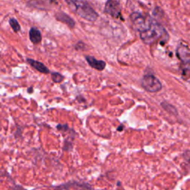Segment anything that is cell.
<instances>
[{"mask_svg": "<svg viewBox=\"0 0 190 190\" xmlns=\"http://www.w3.org/2000/svg\"><path fill=\"white\" fill-rule=\"evenodd\" d=\"M138 31L140 39L146 44H153L159 41L166 42L169 39V35L164 28L149 17L138 29Z\"/></svg>", "mask_w": 190, "mask_h": 190, "instance_id": "cell-1", "label": "cell"}, {"mask_svg": "<svg viewBox=\"0 0 190 190\" xmlns=\"http://www.w3.org/2000/svg\"><path fill=\"white\" fill-rule=\"evenodd\" d=\"M70 8L75 11L80 17L89 22H94L98 17V14L85 1H67Z\"/></svg>", "mask_w": 190, "mask_h": 190, "instance_id": "cell-2", "label": "cell"}, {"mask_svg": "<svg viewBox=\"0 0 190 190\" xmlns=\"http://www.w3.org/2000/svg\"><path fill=\"white\" fill-rule=\"evenodd\" d=\"M141 86L146 91L152 93L159 91L162 88V84L160 80L152 74H146L143 77Z\"/></svg>", "mask_w": 190, "mask_h": 190, "instance_id": "cell-3", "label": "cell"}, {"mask_svg": "<svg viewBox=\"0 0 190 190\" xmlns=\"http://www.w3.org/2000/svg\"><path fill=\"white\" fill-rule=\"evenodd\" d=\"M105 11L107 14L111 15L115 18L120 17L121 14V7L120 2L114 0H109L106 2L105 6Z\"/></svg>", "mask_w": 190, "mask_h": 190, "instance_id": "cell-4", "label": "cell"}, {"mask_svg": "<svg viewBox=\"0 0 190 190\" xmlns=\"http://www.w3.org/2000/svg\"><path fill=\"white\" fill-rule=\"evenodd\" d=\"M55 18L57 21L64 23L68 25L70 28H74L75 27V22L71 17L62 11H59L55 14Z\"/></svg>", "mask_w": 190, "mask_h": 190, "instance_id": "cell-5", "label": "cell"}, {"mask_svg": "<svg viewBox=\"0 0 190 190\" xmlns=\"http://www.w3.org/2000/svg\"><path fill=\"white\" fill-rule=\"evenodd\" d=\"M26 62H27L32 68H33L37 71L42 73V74H48L50 73L49 68L45 66V64L39 62V61H36L35 60V59H30V58H27V59H26Z\"/></svg>", "mask_w": 190, "mask_h": 190, "instance_id": "cell-6", "label": "cell"}, {"mask_svg": "<svg viewBox=\"0 0 190 190\" xmlns=\"http://www.w3.org/2000/svg\"><path fill=\"white\" fill-rule=\"evenodd\" d=\"M86 59L91 68L98 71H103L106 67V62L103 60H97L94 57L91 56H86Z\"/></svg>", "mask_w": 190, "mask_h": 190, "instance_id": "cell-7", "label": "cell"}, {"mask_svg": "<svg viewBox=\"0 0 190 190\" xmlns=\"http://www.w3.org/2000/svg\"><path fill=\"white\" fill-rule=\"evenodd\" d=\"M29 39H30V42L34 45L40 43L42 39L40 30L36 28H30V30H29Z\"/></svg>", "mask_w": 190, "mask_h": 190, "instance_id": "cell-8", "label": "cell"}, {"mask_svg": "<svg viewBox=\"0 0 190 190\" xmlns=\"http://www.w3.org/2000/svg\"><path fill=\"white\" fill-rule=\"evenodd\" d=\"M9 25L15 33H18V32H20L21 30V26H20L19 22L15 18L10 19Z\"/></svg>", "mask_w": 190, "mask_h": 190, "instance_id": "cell-9", "label": "cell"}, {"mask_svg": "<svg viewBox=\"0 0 190 190\" xmlns=\"http://www.w3.org/2000/svg\"><path fill=\"white\" fill-rule=\"evenodd\" d=\"M51 75L52 80H53L54 83H62V82L64 80V79H65L64 76L62 75V74L59 72H55V71H53V72L51 73Z\"/></svg>", "mask_w": 190, "mask_h": 190, "instance_id": "cell-10", "label": "cell"}, {"mask_svg": "<svg viewBox=\"0 0 190 190\" xmlns=\"http://www.w3.org/2000/svg\"><path fill=\"white\" fill-rule=\"evenodd\" d=\"M182 68L183 75H190V59H185L183 62Z\"/></svg>", "mask_w": 190, "mask_h": 190, "instance_id": "cell-11", "label": "cell"}, {"mask_svg": "<svg viewBox=\"0 0 190 190\" xmlns=\"http://www.w3.org/2000/svg\"><path fill=\"white\" fill-rule=\"evenodd\" d=\"M183 159L186 161V163L190 166V150L186 151L183 154Z\"/></svg>", "mask_w": 190, "mask_h": 190, "instance_id": "cell-12", "label": "cell"}, {"mask_svg": "<svg viewBox=\"0 0 190 190\" xmlns=\"http://www.w3.org/2000/svg\"><path fill=\"white\" fill-rule=\"evenodd\" d=\"M57 128L59 131H66L67 129H68V127L66 124H58L57 125Z\"/></svg>", "mask_w": 190, "mask_h": 190, "instance_id": "cell-13", "label": "cell"}, {"mask_svg": "<svg viewBox=\"0 0 190 190\" xmlns=\"http://www.w3.org/2000/svg\"><path fill=\"white\" fill-rule=\"evenodd\" d=\"M27 92L28 94H33V88L32 87H30V88H28V90H27Z\"/></svg>", "mask_w": 190, "mask_h": 190, "instance_id": "cell-14", "label": "cell"}]
</instances>
